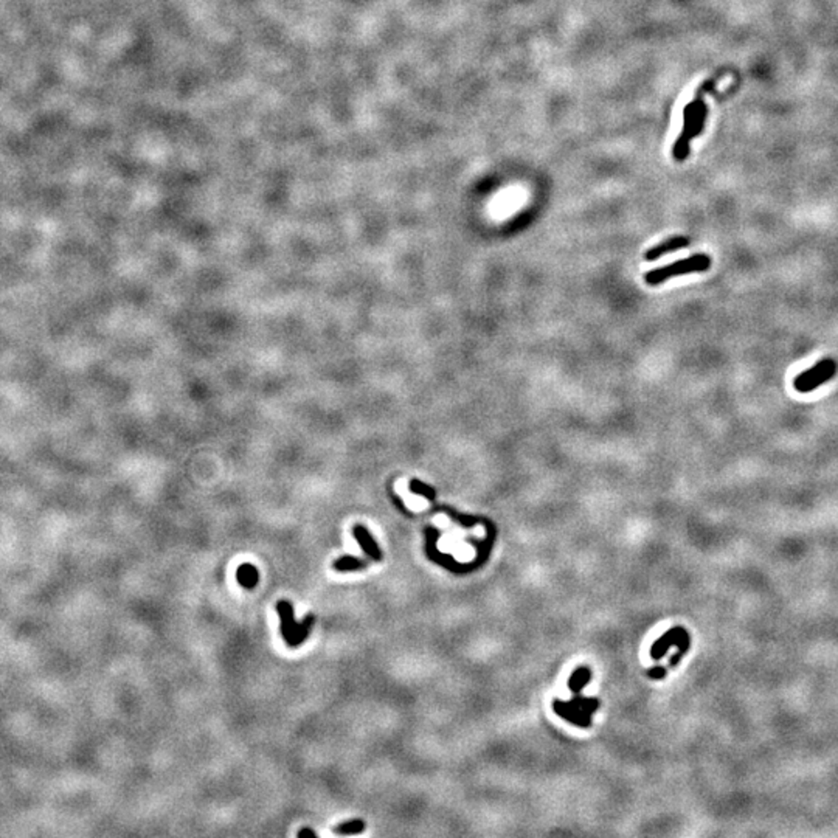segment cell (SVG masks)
<instances>
[{"mask_svg":"<svg viewBox=\"0 0 838 838\" xmlns=\"http://www.w3.org/2000/svg\"><path fill=\"white\" fill-rule=\"evenodd\" d=\"M716 80H708L703 86L698 87L694 101L686 105L683 109V131L677 138L676 147H674V157L676 160L682 162L686 159L689 153V142L694 137H698L705 127L708 109L705 101H703V94L709 92L713 89Z\"/></svg>","mask_w":838,"mask_h":838,"instance_id":"6da1fadb","label":"cell"},{"mask_svg":"<svg viewBox=\"0 0 838 838\" xmlns=\"http://www.w3.org/2000/svg\"><path fill=\"white\" fill-rule=\"evenodd\" d=\"M709 267H711V258H709L707 253H694L689 258L680 259L672 264L660 267V269L647 272L645 275V279L647 284H651V286H657V284L665 283V281H667V279L674 278V277L688 275V273H697V272H707Z\"/></svg>","mask_w":838,"mask_h":838,"instance_id":"7a4b0ae2","label":"cell"},{"mask_svg":"<svg viewBox=\"0 0 838 838\" xmlns=\"http://www.w3.org/2000/svg\"><path fill=\"white\" fill-rule=\"evenodd\" d=\"M838 365L834 359H823L815 363L812 368L799 373L793 379L795 390L799 393H810L829 382L837 374Z\"/></svg>","mask_w":838,"mask_h":838,"instance_id":"3957f363","label":"cell"},{"mask_svg":"<svg viewBox=\"0 0 838 838\" xmlns=\"http://www.w3.org/2000/svg\"><path fill=\"white\" fill-rule=\"evenodd\" d=\"M689 645H691V640H689L688 632H686L683 627L677 625V627H672L671 630H667V632L661 636L657 643H655L651 649V655L655 660H660L671 646H678V655H676V657L671 660V666L674 667L678 663V660L682 658V655L688 651Z\"/></svg>","mask_w":838,"mask_h":838,"instance_id":"277c9868","label":"cell"},{"mask_svg":"<svg viewBox=\"0 0 838 838\" xmlns=\"http://www.w3.org/2000/svg\"><path fill=\"white\" fill-rule=\"evenodd\" d=\"M277 612H278L279 619H281V635H283V640L286 641V645L289 647H292L294 635H295V627H297L294 605L290 604L288 599H279L278 603H277Z\"/></svg>","mask_w":838,"mask_h":838,"instance_id":"5b68a950","label":"cell"},{"mask_svg":"<svg viewBox=\"0 0 838 838\" xmlns=\"http://www.w3.org/2000/svg\"><path fill=\"white\" fill-rule=\"evenodd\" d=\"M353 536L356 537L357 542H359V545L362 546L363 552H365V555L369 559H373V561H376V562H380L382 561V551L379 548V545L376 544V540L372 536V533H369L365 526L361 525V524L359 525H354V528H353Z\"/></svg>","mask_w":838,"mask_h":838,"instance_id":"8992f818","label":"cell"},{"mask_svg":"<svg viewBox=\"0 0 838 838\" xmlns=\"http://www.w3.org/2000/svg\"><path fill=\"white\" fill-rule=\"evenodd\" d=\"M688 246H689V239L686 238V236H674V238L660 242L658 246H655L651 248V250H647L645 258L647 261H655V259L663 257V255H666V253L680 250V248H685Z\"/></svg>","mask_w":838,"mask_h":838,"instance_id":"52a82bcc","label":"cell"},{"mask_svg":"<svg viewBox=\"0 0 838 838\" xmlns=\"http://www.w3.org/2000/svg\"><path fill=\"white\" fill-rule=\"evenodd\" d=\"M236 581H238L241 587L247 588V590H252L259 582L258 568L255 567L253 563H242V566H239L238 570H236Z\"/></svg>","mask_w":838,"mask_h":838,"instance_id":"ba28073f","label":"cell"},{"mask_svg":"<svg viewBox=\"0 0 838 838\" xmlns=\"http://www.w3.org/2000/svg\"><path fill=\"white\" fill-rule=\"evenodd\" d=\"M367 566L368 563L365 561H362V559L356 557V556H342V557H339L337 561H334L332 568L339 573H346V572H357V570H363V568H367Z\"/></svg>","mask_w":838,"mask_h":838,"instance_id":"9c48e42d","label":"cell"},{"mask_svg":"<svg viewBox=\"0 0 838 838\" xmlns=\"http://www.w3.org/2000/svg\"><path fill=\"white\" fill-rule=\"evenodd\" d=\"M314 623H315L314 613H308V615L303 618L300 623H297L292 647H299L308 640V636H309V634H311V630L314 627Z\"/></svg>","mask_w":838,"mask_h":838,"instance_id":"30bf717a","label":"cell"},{"mask_svg":"<svg viewBox=\"0 0 838 838\" xmlns=\"http://www.w3.org/2000/svg\"><path fill=\"white\" fill-rule=\"evenodd\" d=\"M365 830V821L363 819H350L334 828V834L337 835H357Z\"/></svg>","mask_w":838,"mask_h":838,"instance_id":"8fae6325","label":"cell"},{"mask_svg":"<svg viewBox=\"0 0 838 838\" xmlns=\"http://www.w3.org/2000/svg\"><path fill=\"white\" fill-rule=\"evenodd\" d=\"M590 678H592V672L588 671V669H585V667H581V669L573 672V676H572V678H570V683L568 685H570V688H572V691L574 692V694H576V692H578V694H579V691H581L582 686L590 682Z\"/></svg>","mask_w":838,"mask_h":838,"instance_id":"7c38bea8","label":"cell"},{"mask_svg":"<svg viewBox=\"0 0 838 838\" xmlns=\"http://www.w3.org/2000/svg\"><path fill=\"white\" fill-rule=\"evenodd\" d=\"M410 491H411L413 494L422 495V497H426V499H430V500H433L435 495H436L435 489L432 488V486H429L426 483L419 482V480H411V482H410Z\"/></svg>","mask_w":838,"mask_h":838,"instance_id":"4fadbf2b","label":"cell"},{"mask_svg":"<svg viewBox=\"0 0 838 838\" xmlns=\"http://www.w3.org/2000/svg\"><path fill=\"white\" fill-rule=\"evenodd\" d=\"M665 674H666L665 667H655V669L649 672V676H651L652 678H661V677H665Z\"/></svg>","mask_w":838,"mask_h":838,"instance_id":"5bb4252c","label":"cell"},{"mask_svg":"<svg viewBox=\"0 0 838 838\" xmlns=\"http://www.w3.org/2000/svg\"><path fill=\"white\" fill-rule=\"evenodd\" d=\"M303 837H311V838H317V834H315V832H314V830H312V829H308V828H306V829H301V830H300V832H299V838H303Z\"/></svg>","mask_w":838,"mask_h":838,"instance_id":"9a60e30c","label":"cell"}]
</instances>
